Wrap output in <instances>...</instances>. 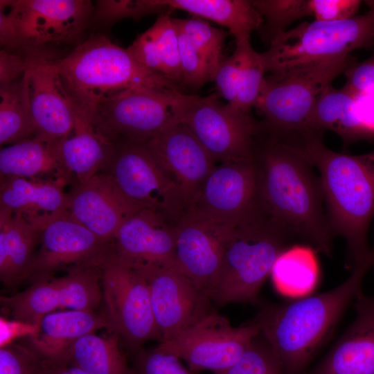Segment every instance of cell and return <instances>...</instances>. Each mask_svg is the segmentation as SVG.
I'll list each match as a JSON object with an SVG mask.
<instances>
[{
	"instance_id": "cell-1",
	"label": "cell",
	"mask_w": 374,
	"mask_h": 374,
	"mask_svg": "<svg viewBox=\"0 0 374 374\" xmlns=\"http://www.w3.org/2000/svg\"><path fill=\"white\" fill-rule=\"evenodd\" d=\"M259 141L255 157L265 213L296 238L330 256L334 236L314 167L276 139L262 134Z\"/></svg>"
},
{
	"instance_id": "cell-32",
	"label": "cell",
	"mask_w": 374,
	"mask_h": 374,
	"mask_svg": "<svg viewBox=\"0 0 374 374\" xmlns=\"http://www.w3.org/2000/svg\"><path fill=\"white\" fill-rule=\"evenodd\" d=\"M62 362L89 374H133L115 336L85 335L69 348Z\"/></svg>"
},
{
	"instance_id": "cell-10",
	"label": "cell",
	"mask_w": 374,
	"mask_h": 374,
	"mask_svg": "<svg viewBox=\"0 0 374 374\" xmlns=\"http://www.w3.org/2000/svg\"><path fill=\"white\" fill-rule=\"evenodd\" d=\"M181 122L202 143L215 162L251 159L262 123L234 105L222 104L216 93L191 95Z\"/></svg>"
},
{
	"instance_id": "cell-34",
	"label": "cell",
	"mask_w": 374,
	"mask_h": 374,
	"mask_svg": "<svg viewBox=\"0 0 374 374\" xmlns=\"http://www.w3.org/2000/svg\"><path fill=\"white\" fill-rule=\"evenodd\" d=\"M263 19L258 32L262 40L269 44L285 32L294 21L314 15V0H253Z\"/></svg>"
},
{
	"instance_id": "cell-9",
	"label": "cell",
	"mask_w": 374,
	"mask_h": 374,
	"mask_svg": "<svg viewBox=\"0 0 374 374\" xmlns=\"http://www.w3.org/2000/svg\"><path fill=\"white\" fill-rule=\"evenodd\" d=\"M100 173L106 175L134 207L154 211L174 224L190 208L178 182L145 143L116 145Z\"/></svg>"
},
{
	"instance_id": "cell-8",
	"label": "cell",
	"mask_w": 374,
	"mask_h": 374,
	"mask_svg": "<svg viewBox=\"0 0 374 374\" xmlns=\"http://www.w3.org/2000/svg\"><path fill=\"white\" fill-rule=\"evenodd\" d=\"M190 97L181 91L126 90L100 102L90 123L97 133L115 145L146 143L166 127L181 122Z\"/></svg>"
},
{
	"instance_id": "cell-20",
	"label": "cell",
	"mask_w": 374,
	"mask_h": 374,
	"mask_svg": "<svg viewBox=\"0 0 374 374\" xmlns=\"http://www.w3.org/2000/svg\"><path fill=\"white\" fill-rule=\"evenodd\" d=\"M139 211L106 175L98 173L73 187L65 213L99 238L114 242L121 224Z\"/></svg>"
},
{
	"instance_id": "cell-40",
	"label": "cell",
	"mask_w": 374,
	"mask_h": 374,
	"mask_svg": "<svg viewBox=\"0 0 374 374\" xmlns=\"http://www.w3.org/2000/svg\"><path fill=\"white\" fill-rule=\"evenodd\" d=\"M249 44L250 39L235 41L232 55L222 59L214 75L218 93L227 103L235 104L245 51Z\"/></svg>"
},
{
	"instance_id": "cell-26",
	"label": "cell",
	"mask_w": 374,
	"mask_h": 374,
	"mask_svg": "<svg viewBox=\"0 0 374 374\" xmlns=\"http://www.w3.org/2000/svg\"><path fill=\"white\" fill-rule=\"evenodd\" d=\"M42 231L0 210V279L6 287L26 280Z\"/></svg>"
},
{
	"instance_id": "cell-18",
	"label": "cell",
	"mask_w": 374,
	"mask_h": 374,
	"mask_svg": "<svg viewBox=\"0 0 374 374\" xmlns=\"http://www.w3.org/2000/svg\"><path fill=\"white\" fill-rule=\"evenodd\" d=\"M232 227L190 208L176 224L174 267L208 296L217 280Z\"/></svg>"
},
{
	"instance_id": "cell-11",
	"label": "cell",
	"mask_w": 374,
	"mask_h": 374,
	"mask_svg": "<svg viewBox=\"0 0 374 374\" xmlns=\"http://www.w3.org/2000/svg\"><path fill=\"white\" fill-rule=\"evenodd\" d=\"M101 285L111 328L131 348L159 341L148 285L134 264L115 253L102 267Z\"/></svg>"
},
{
	"instance_id": "cell-5",
	"label": "cell",
	"mask_w": 374,
	"mask_h": 374,
	"mask_svg": "<svg viewBox=\"0 0 374 374\" xmlns=\"http://www.w3.org/2000/svg\"><path fill=\"white\" fill-rule=\"evenodd\" d=\"M296 238L267 216L231 228L209 297L219 305L257 303L278 256Z\"/></svg>"
},
{
	"instance_id": "cell-27",
	"label": "cell",
	"mask_w": 374,
	"mask_h": 374,
	"mask_svg": "<svg viewBox=\"0 0 374 374\" xmlns=\"http://www.w3.org/2000/svg\"><path fill=\"white\" fill-rule=\"evenodd\" d=\"M115 148L89 121L76 115L73 132L58 145V152L65 168L80 184L105 168Z\"/></svg>"
},
{
	"instance_id": "cell-45",
	"label": "cell",
	"mask_w": 374,
	"mask_h": 374,
	"mask_svg": "<svg viewBox=\"0 0 374 374\" xmlns=\"http://www.w3.org/2000/svg\"><path fill=\"white\" fill-rule=\"evenodd\" d=\"M23 51V50H21ZM19 50L1 48L0 51V85L21 77L28 66L27 55Z\"/></svg>"
},
{
	"instance_id": "cell-38",
	"label": "cell",
	"mask_w": 374,
	"mask_h": 374,
	"mask_svg": "<svg viewBox=\"0 0 374 374\" xmlns=\"http://www.w3.org/2000/svg\"><path fill=\"white\" fill-rule=\"evenodd\" d=\"M266 71L261 53L256 52L251 43L247 46L242 66L235 105L249 112L255 107L265 80Z\"/></svg>"
},
{
	"instance_id": "cell-24",
	"label": "cell",
	"mask_w": 374,
	"mask_h": 374,
	"mask_svg": "<svg viewBox=\"0 0 374 374\" xmlns=\"http://www.w3.org/2000/svg\"><path fill=\"white\" fill-rule=\"evenodd\" d=\"M105 327L111 328L107 317L94 311L57 310L41 318L28 345L47 363L62 362L73 342Z\"/></svg>"
},
{
	"instance_id": "cell-46",
	"label": "cell",
	"mask_w": 374,
	"mask_h": 374,
	"mask_svg": "<svg viewBox=\"0 0 374 374\" xmlns=\"http://www.w3.org/2000/svg\"><path fill=\"white\" fill-rule=\"evenodd\" d=\"M38 323H28L17 319L0 318V347L15 342L21 337H30L37 330Z\"/></svg>"
},
{
	"instance_id": "cell-42",
	"label": "cell",
	"mask_w": 374,
	"mask_h": 374,
	"mask_svg": "<svg viewBox=\"0 0 374 374\" xmlns=\"http://www.w3.org/2000/svg\"><path fill=\"white\" fill-rule=\"evenodd\" d=\"M133 374H194L184 368L175 355L159 345L140 350L135 358Z\"/></svg>"
},
{
	"instance_id": "cell-37",
	"label": "cell",
	"mask_w": 374,
	"mask_h": 374,
	"mask_svg": "<svg viewBox=\"0 0 374 374\" xmlns=\"http://www.w3.org/2000/svg\"><path fill=\"white\" fill-rule=\"evenodd\" d=\"M172 20L204 55L214 78L217 67L223 59L222 51L226 33L198 18H172Z\"/></svg>"
},
{
	"instance_id": "cell-41",
	"label": "cell",
	"mask_w": 374,
	"mask_h": 374,
	"mask_svg": "<svg viewBox=\"0 0 374 374\" xmlns=\"http://www.w3.org/2000/svg\"><path fill=\"white\" fill-rule=\"evenodd\" d=\"M46 362L28 344L0 347V374H43Z\"/></svg>"
},
{
	"instance_id": "cell-35",
	"label": "cell",
	"mask_w": 374,
	"mask_h": 374,
	"mask_svg": "<svg viewBox=\"0 0 374 374\" xmlns=\"http://www.w3.org/2000/svg\"><path fill=\"white\" fill-rule=\"evenodd\" d=\"M148 30L154 40L164 75L175 84H182L178 35L169 12L161 15Z\"/></svg>"
},
{
	"instance_id": "cell-22",
	"label": "cell",
	"mask_w": 374,
	"mask_h": 374,
	"mask_svg": "<svg viewBox=\"0 0 374 374\" xmlns=\"http://www.w3.org/2000/svg\"><path fill=\"white\" fill-rule=\"evenodd\" d=\"M356 317L323 359L303 374H374V295L355 296Z\"/></svg>"
},
{
	"instance_id": "cell-31",
	"label": "cell",
	"mask_w": 374,
	"mask_h": 374,
	"mask_svg": "<svg viewBox=\"0 0 374 374\" xmlns=\"http://www.w3.org/2000/svg\"><path fill=\"white\" fill-rule=\"evenodd\" d=\"M270 276L276 290L283 294L301 296L310 292L319 277V265L314 249L293 244L276 260Z\"/></svg>"
},
{
	"instance_id": "cell-28",
	"label": "cell",
	"mask_w": 374,
	"mask_h": 374,
	"mask_svg": "<svg viewBox=\"0 0 374 374\" xmlns=\"http://www.w3.org/2000/svg\"><path fill=\"white\" fill-rule=\"evenodd\" d=\"M161 12L178 9L227 28L235 40L250 39L258 31L263 19L248 0H157Z\"/></svg>"
},
{
	"instance_id": "cell-2",
	"label": "cell",
	"mask_w": 374,
	"mask_h": 374,
	"mask_svg": "<svg viewBox=\"0 0 374 374\" xmlns=\"http://www.w3.org/2000/svg\"><path fill=\"white\" fill-rule=\"evenodd\" d=\"M314 133L284 143L319 174L333 236L346 243V266L353 269L373 253L368 232L374 217V150L351 155L331 150Z\"/></svg>"
},
{
	"instance_id": "cell-39",
	"label": "cell",
	"mask_w": 374,
	"mask_h": 374,
	"mask_svg": "<svg viewBox=\"0 0 374 374\" xmlns=\"http://www.w3.org/2000/svg\"><path fill=\"white\" fill-rule=\"evenodd\" d=\"M176 28L180 62L183 75L182 84L200 87L206 82L213 80V74L204 55L194 45L188 35L172 20Z\"/></svg>"
},
{
	"instance_id": "cell-21",
	"label": "cell",
	"mask_w": 374,
	"mask_h": 374,
	"mask_svg": "<svg viewBox=\"0 0 374 374\" xmlns=\"http://www.w3.org/2000/svg\"><path fill=\"white\" fill-rule=\"evenodd\" d=\"M175 226L154 211L140 210L118 229L116 253L134 263L174 267Z\"/></svg>"
},
{
	"instance_id": "cell-15",
	"label": "cell",
	"mask_w": 374,
	"mask_h": 374,
	"mask_svg": "<svg viewBox=\"0 0 374 374\" xmlns=\"http://www.w3.org/2000/svg\"><path fill=\"white\" fill-rule=\"evenodd\" d=\"M132 263L147 281L159 343L175 338L213 312L209 296L175 267Z\"/></svg>"
},
{
	"instance_id": "cell-49",
	"label": "cell",
	"mask_w": 374,
	"mask_h": 374,
	"mask_svg": "<svg viewBox=\"0 0 374 374\" xmlns=\"http://www.w3.org/2000/svg\"><path fill=\"white\" fill-rule=\"evenodd\" d=\"M373 267H374V263H373Z\"/></svg>"
},
{
	"instance_id": "cell-14",
	"label": "cell",
	"mask_w": 374,
	"mask_h": 374,
	"mask_svg": "<svg viewBox=\"0 0 374 374\" xmlns=\"http://www.w3.org/2000/svg\"><path fill=\"white\" fill-rule=\"evenodd\" d=\"M261 332L254 319L233 327L224 317L212 312L175 338L159 346L184 359L190 371L220 373L234 364Z\"/></svg>"
},
{
	"instance_id": "cell-3",
	"label": "cell",
	"mask_w": 374,
	"mask_h": 374,
	"mask_svg": "<svg viewBox=\"0 0 374 374\" xmlns=\"http://www.w3.org/2000/svg\"><path fill=\"white\" fill-rule=\"evenodd\" d=\"M373 249L372 254L336 287L299 299L267 304L255 317L286 374H303L331 336L349 304L362 291L364 276L374 263Z\"/></svg>"
},
{
	"instance_id": "cell-16",
	"label": "cell",
	"mask_w": 374,
	"mask_h": 374,
	"mask_svg": "<svg viewBox=\"0 0 374 374\" xmlns=\"http://www.w3.org/2000/svg\"><path fill=\"white\" fill-rule=\"evenodd\" d=\"M115 253L114 242L99 238L64 213L42 231L26 279L33 283L61 270L102 267Z\"/></svg>"
},
{
	"instance_id": "cell-23",
	"label": "cell",
	"mask_w": 374,
	"mask_h": 374,
	"mask_svg": "<svg viewBox=\"0 0 374 374\" xmlns=\"http://www.w3.org/2000/svg\"><path fill=\"white\" fill-rule=\"evenodd\" d=\"M0 180V210L42 231L67 210L69 193L64 184L20 177Z\"/></svg>"
},
{
	"instance_id": "cell-7",
	"label": "cell",
	"mask_w": 374,
	"mask_h": 374,
	"mask_svg": "<svg viewBox=\"0 0 374 374\" xmlns=\"http://www.w3.org/2000/svg\"><path fill=\"white\" fill-rule=\"evenodd\" d=\"M360 15L336 21H305L277 36L261 53L266 73L277 74L350 55L374 46V0Z\"/></svg>"
},
{
	"instance_id": "cell-19",
	"label": "cell",
	"mask_w": 374,
	"mask_h": 374,
	"mask_svg": "<svg viewBox=\"0 0 374 374\" xmlns=\"http://www.w3.org/2000/svg\"><path fill=\"white\" fill-rule=\"evenodd\" d=\"M145 144L181 188L190 206L216 163L182 122L172 125Z\"/></svg>"
},
{
	"instance_id": "cell-4",
	"label": "cell",
	"mask_w": 374,
	"mask_h": 374,
	"mask_svg": "<svg viewBox=\"0 0 374 374\" xmlns=\"http://www.w3.org/2000/svg\"><path fill=\"white\" fill-rule=\"evenodd\" d=\"M54 65L75 114L89 122L100 102L126 90L180 92L168 78L145 67L127 48L103 35L90 37L68 55L54 60Z\"/></svg>"
},
{
	"instance_id": "cell-43",
	"label": "cell",
	"mask_w": 374,
	"mask_h": 374,
	"mask_svg": "<svg viewBox=\"0 0 374 374\" xmlns=\"http://www.w3.org/2000/svg\"><path fill=\"white\" fill-rule=\"evenodd\" d=\"M94 17L102 23H113L123 18H141L152 14L148 0L98 1Z\"/></svg>"
},
{
	"instance_id": "cell-47",
	"label": "cell",
	"mask_w": 374,
	"mask_h": 374,
	"mask_svg": "<svg viewBox=\"0 0 374 374\" xmlns=\"http://www.w3.org/2000/svg\"><path fill=\"white\" fill-rule=\"evenodd\" d=\"M357 98L362 121L370 139H374V91L362 94Z\"/></svg>"
},
{
	"instance_id": "cell-29",
	"label": "cell",
	"mask_w": 374,
	"mask_h": 374,
	"mask_svg": "<svg viewBox=\"0 0 374 374\" xmlns=\"http://www.w3.org/2000/svg\"><path fill=\"white\" fill-rule=\"evenodd\" d=\"M308 130L321 134L332 131L346 143L370 139L360 117L357 97L332 85L318 99L308 122Z\"/></svg>"
},
{
	"instance_id": "cell-6",
	"label": "cell",
	"mask_w": 374,
	"mask_h": 374,
	"mask_svg": "<svg viewBox=\"0 0 374 374\" xmlns=\"http://www.w3.org/2000/svg\"><path fill=\"white\" fill-rule=\"evenodd\" d=\"M354 61L349 55L265 78L255 105L264 116L263 132L281 141L310 133L308 122L318 99Z\"/></svg>"
},
{
	"instance_id": "cell-30",
	"label": "cell",
	"mask_w": 374,
	"mask_h": 374,
	"mask_svg": "<svg viewBox=\"0 0 374 374\" xmlns=\"http://www.w3.org/2000/svg\"><path fill=\"white\" fill-rule=\"evenodd\" d=\"M0 301L12 319L35 323L48 313L71 310L70 282L66 274L39 280L17 294L1 296Z\"/></svg>"
},
{
	"instance_id": "cell-17",
	"label": "cell",
	"mask_w": 374,
	"mask_h": 374,
	"mask_svg": "<svg viewBox=\"0 0 374 374\" xmlns=\"http://www.w3.org/2000/svg\"><path fill=\"white\" fill-rule=\"evenodd\" d=\"M28 66L24 76L35 127V136L60 144L73 132L76 114L54 65L40 48L25 51Z\"/></svg>"
},
{
	"instance_id": "cell-12",
	"label": "cell",
	"mask_w": 374,
	"mask_h": 374,
	"mask_svg": "<svg viewBox=\"0 0 374 374\" xmlns=\"http://www.w3.org/2000/svg\"><path fill=\"white\" fill-rule=\"evenodd\" d=\"M190 208L229 226L266 216L260 198L256 157L215 165Z\"/></svg>"
},
{
	"instance_id": "cell-44",
	"label": "cell",
	"mask_w": 374,
	"mask_h": 374,
	"mask_svg": "<svg viewBox=\"0 0 374 374\" xmlns=\"http://www.w3.org/2000/svg\"><path fill=\"white\" fill-rule=\"evenodd\" d=\"M344 74L346 82L342 88L354 96L374 91V55L362 62L354 61Z\"/></svg>"
},
{
	"instance_id": "cell-25",
	"label": "cell",
	"mask_w": 374,
	"mask_h": 374,
	"mask_svg": "<svg viewBox=\"0 0 374 374\" xmlns=\"http://www.w3.org/2000/svg\"><path fill=\"white\" fill-rule=\"evenodd\" d=\"M58 145L33 137L1 148L0 179L20 177L66 186L72 177L60 159Z\"/></svg>"
},
{
	"instance_id": "cell-33",
	"label": "cell",
	"mask_w": 374,
	"mask_h": 374,
	"mask_svg": "<svg viewBox=\"0 0 374 374\" xmlns=\"http://www.w3.org/2000/svg\"><path fill=\"white\" fill-rule=\"evenodd\" d=\"M35 134L23 74L0 85V144L13 145L33 138Z\"/></svg>"
},
{
	"instance_id": "cell-36",
	"label": "cell",
	"mask_w": 374,
	"mask_h": 374,
	"mask_svg": "<svg viewBox=\"0 0 374 374\" xmlns=\"http://www.w3.org/2000/svg\"><path fill=\"white\" fill-rule=\"evenodd\" d=\"M218 374H286L281 362L260 332L240 358Z\"/></svg>"
},
{
	"instance_id": "cell-48",
	"label": "cell",
	"mask_w": 374,
	"mask_h": 374,
	"mask_svg": "<svg viewBox=\"0 0 374 374\" xmlns=\"http://www.w3.org/2000/svg\"><path fill=\"white\" fill-rule=\"evenodd\" d=\"M43 374H89L66 362L47 363Z\"/></svg>"
},
{
	"instance_id": "cell-13",
	"label": "cell",
	"mask_w": 374,
	"mask_h": 374,
	"mask_svg": "<svg viewBox=\"0 0 374 374\" xmlns=\"http://www.w3.org/2000/svg\"><path fill=\"white\" fill-rule=\"evenodd\" d=\"M0 9L12 25L13 50L71 42L82 32L93 11L87 0H1Z\"/></svg>"
}]
</instances>
